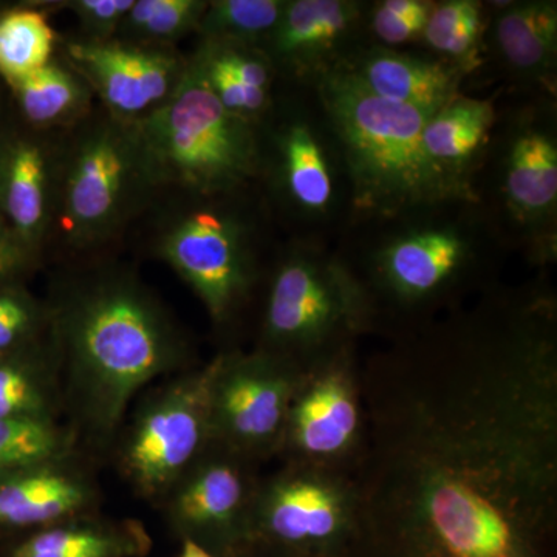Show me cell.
Listing matches in <instances>:
<instances>
[{
	"mask_svg": "<svg viewBox=\"0 0 557 557\" xmlns=\"http://www.w3.org/2000/svg\"><path fill=\"white\" fill-rule=\"evenodd\" d=\"M346 557H557V313L490 298L361 366Z\"/></svg>",
	"mask_w": 557,
	"mask_h": 557,
	"instance_id": "obj_1",
	"label": "cell"
},
{
	"mask_svg": "<svg viewBox=\"0 0 557 557\" xmlns=\"http://www.w3.org/2000/svg\"><path fill=\"white\" fill-rule=\"evenodd\" d=\"M62 405L76 442L108 449L153 381L188 370L189 344L163 306L127 276L67 289L50 310Z\"/></svg>",
	"mask_w": 557,
	"mask_h": 557,
	"instance_id": "obj_2",
	"label": "cell"
},
{
	"mask_svg": "<svg viewBox=\"0 0 557 557\" xmlns=\"http://www.w3.org/2000/svg\"><path fill=\"white\" fill-rule=\"evenodd\" d=\"M317 87L362 211L394 215L474 199L428 157L423 132L434 113L376 97L343 62L318 76Z\"/></svg>",
	"mask_w": 557,
	"mask_h": 557,
	"instance_id": "obj_3",
	"label": "cell"
},
{
	"mask_svg": "<svg viewBox=\"0 0 557 557\" xmlns=\"http://www.w3.org/2000/svg\"><path fill=\"white\" fill-rule=\"evenodd\" d=\"M134 127L156 185L172 183L200 196H215L258 174L252 121L220 104L194 58L171 97Z\"/></svg>",
	"mask_w": 557,
	"mask_h": 557,
	"instance_id": "obj_4",
	"label": "cell"
},
{
	"mask_svg": "<svg viewBox=\"0 0 557 557\" xmlns=\"http://www.w3.org/2000/svg\"><path fill=\"white\" fill-rule=\"evenodd\" d=\"M375 307L354 269L300 249L278 263L263 309L260 343L298 369L338 350L372 327Z\"/></svg>",
	"mask_w": 557,
	"mask_h": 557,
	"instance_id": "obj_5",
	"label": "cell"
},
{
	"mask_svg": "<svg viewBox=\"0 0 557 557\" xmlns=\"http://www.w3.org/2000/svg\"><path fill=\"white\" fill-rule=\"evenodd\" d=\"M357 525L351 472L282 461L259 478L247 544L302 557H346Z\"/></svg>",
	"mask_w": 557,
	"mask_h": 557,
	"instance_id": "obj_6",
	"label": "cell"
},
{
	"mask_svg": "<svg viewBox=\"0 0 557 557\" xmlns=\"http://www.w3.org/2000/svg\"><path fill=\"white\" fill-rule=\"evenodd\" d=\"M153 185L134 124L110 116L87 127L70 150L62 185L61 225L70 244L108 240Z\"/></svg>",
	"mask_w": 557,
	"mask_h": 557,
	"instance_id": "obj_7",
	"label": "cell"
},
{
	"mask_svg": "<svg viewBox=\"0 0 557 557\" xmlns=\"http://www.w3.org/2000/svg\"><path fill=\"white\" fill-rule=\"evenodd\" d=\"M211 361L153 387L119 437V468L138 496L159 502L207 449Z\"/></svg>",
	"mask_w": 557,
	"mask_h": 557,
	"instance_id": "obj_8",
	"label": "cell"
},
{
	"mask_svg": "<svg viewBox=\"0 0 557 557\" xmlns=\"http://www.w3.org/2000/svg\"><path fill=\"white\" fill-rule=\"evenodd\" d=\"M361 364L347 346L299 370L278 458L354 472L364 448Z\"/></svg>",
	"mask_w": 557,
	"mask_h": 557,
	"instance_id": "obj_9",
	"label": "cell"
},
{
	"mask_svg": "<svg viewBox=\"0 0 557 557\" xmlns=\"http://www.w3.org/2000/svg\"><path fill=\"white\" fill-rule=\"evenodd\" d=\"M299 370L269 351H230L211 361L209 435L255 463L278 457Z\"/></svg>",
	"mask_w": 557,
	"mask_h": 557,
	"instance_id": "obj_10",
	"label": "cell"
},
{
	"mask_svg": "<svg viewBox=\"0 0 557 557\" xmlns=\"http://www.w3.org/2000/svg\"><path fill=\"white\" fill-rule=\"evenodd\" d=\"M259 465L219 443L207 449L159 502L164 520L182 542L214 557H231L247 544L249 508Z\"/></svg>",
	"mask_w": 557,
	"mask_h": 557,
	"instance_id": "obj_11",
	"label": "cell"
},
{
	"mask_svg": "<svg viewBox=\"0 0 557 557\" xmlns=\"http://www.w3.org/2000/svg\"><path fill=\"white\" fill-rule=\"evenodd\" d=\"M160 255L218 324L239 311L256 282L247 230L225 209H190L163 234Z\"/></svg>",
	"mask_w": 557,
	"mask_h": 557,
	"instance_id": "obj_12",
	"label": "cell"
},
{
	"mask_svg": "<svg viewBox=\"0 0 557 557\" xmlns=\"http://www.w3.org/2000/svg\"><path fill=\"white\" fill-rule=\"evenodd\" d=\"M474 249L453 225L418 226L381 245L369 263L368 288L376 318L381 304L399 313L432 309L468 277Z\"/></svg>",
	"mask_w": 557,
	"mask_h": 557,
	"instance_id": "obj_13",
	"label": "cell"
},
{
	"mask_svg": "<svg viewBox=\"0 0 557 557\" xmlns=\"http://www.w3.org/2000/svg\"><path fill=\"white\" fill-rule=\"evenodd\" d=\"M67 54L110 115L131 124L146 119L171 97L186 65L170 51L112 39L70 42Z\"/></svg>",
	"mask_w": 557,
	"mask_h": 557,
	"instance_id": "obj_14",
	"label": "cell"
},
{
	"mask_svg": "<svg viewBox=\"0 0 557 557\" xmlns=\"http://www.w3.org/2000/svg\"><path fill=\"white\" fill-rule=\"evenodd\" d=\"M100 487L78 449L0 474V531L39 530L97 512Z\"/></svg>",
	"mask_w": 557,
	"mask_h": 557,
	"instance_id": "obj_15",
	"label": "cell"
},
{
	"mask_svg": "<svg viewBox=\"0 0 557 557\" xmlns=\"http://www.w3.org/2000/svg\"><path fill=\"white\" fill-rule=\"evenodd\" d=\"M362 11V3L350 0H292L267 42L271 57L317 79L346 61L341 53L357 35Z\"/></svg>",
	"mask_w": 557,
	"mask_h": 557,
	"instance_id": "obj_16",
	"label": "cell"
},
{
	"mask_svg": "<svg viewBox=\"0 0 557 557\" xmlns=\"http://www.w3.org/2000/svg\"><path fill=\"white\" fill-rule=\"evenodd\" d=\"M502 161V199L525 230L549 228L557 209V141L545 124L528 121L512 132Z\"/></svg>",
	"mask_w": 557,
	"mask_h": 557,
	"instance_id": "obj_17",
	"label": "cell"
},
{
	"mask_svg": "<svg viewBox=\"0 0 557 557\" xmlns=\"http://www.w3.org/2000/svg\"><path fill=\"white\" fill-rule=\"evenodd\" d=\"M343 64L376 97L431 113L457 97L461 79L445 62L380 46L359 51Z\"/></svg>",
	"mask_w": 557,
	"mask_h": 557,
	"instance_id": "obj_18",
	"label": "cell"
},
{
	"mask_svg": "<svg viewBox=\"0 0 557 557\" xmlns=\"http://www.w3.org/2000/svg\"><path fill=\"white\" fill-rule=\"evenodd\" d=\"M152 539L141 522L78 516L30 531L5 557H145Z\"/></svg>",
	"mask_w": 557,
	"mask_h": 557,
	"instance_id": "obj_19",
	"label": "cell"
},
{
	"mask_svg": "<svg viewBox=\"0 0 557 557\" xmlns=\"http://www.w3.org/2000/svg\"><path fill=\"white\" fill-rule=\"evenodd\" d=\"M0 215L32 249L49 226V161L27 138L0 143Z\"/></svg>",
	"mask_w": 557,
	"mask_h": 557,
	"instance_id": "obj_20",
	"label": "cell"
},
{
	"mask_svg": "<svg viewBox=\"0 0 557 557\" xmlns=\"http://www.w3.org/2000/svg\"><path fill=\"white\" fill-rule=\"evenodd\" d=\"M496 112L493 102L458 94L429 119L423 145L429 159L469 196V172L490 145Z\"/></svg>",
	"mask_w": 557,
	"mask_h": 557,
	"instance_id": "obj_21",
	"label": "cell"
},
{
	"mask_svg": "<svg viewBox=\"0 0 557 557\" xmlns=\"http://www.w3.org/2000/svg\"><path fill=\"white\" fill-rule=\"evenodd\" d=\"M60 368L51 336L0 355V420L60 421Z\"/></svg>",
	"mask_w": 557,
	"mask_h": 557,
	"instance_id": "obj_22",
	"label": "cell"
},
{
	"mask_svg": "<svg viewBox=\"0 0 557 557\" xmlns=\"http://www.w3.org/2000/svg\"><path fill=\"white\" fill-rule=\"evenodd\" d=\"M494 17V44L520 78L547 81L556 67L557 3L548 0L500 3Z\"/></svg>",
	"mask_w": 557,
	"mask_h": 557,
	"instance_id": "obj_23",
	"label": "cell"
},
{
	"mask_svg": "<svg viewBox=\"0 0 557 557\" xmlns=\"http://www.w3.org/2000/svg\"><path fill=\"white\" fill-rule=\"evenodd\" d=\"M281 178L289 201L300 211L322 215L335 200L329 153L306 121H293L278 138Z\"/></svg>",
	"mask_w": 557,
	"mask_h": 557,
	"instance_id": "obj_24",
	"label": "cell"
},
{
	"mask_svg": "<svg viewBox=\"0 0 557 557\" xmlns=\"http://www.w3.org/2000/svg\"><path fill=\"white\" fill-rule=\"evenodd\" d=\"M485 28L483 3L446 0L434 3L421 40L463 78L482 65Z\"/></svg>",
	"mask_w": 557,
	"mask_h": 557,
	"instance_id": "obj_25",
	"label": "cell"
},
{
	"mask_svg": "<svg viewBox=\"0 0 557 557\" xmlns=\"http://www.w3.org/2000/svg\"><path fill=\"white\" fill-rule=\"evenodd\" d=\"M25 119L36 126L67 124L89 106V89L75 73L57 62L10 83Z\"/></svg>",
	"mask_w": 557,
	"mask_h": 557,
	"instance_id": "obj_26",
	"label": "cell"
},
{
	"mask_svg": "<svg viewBox=\"0 0 557 557\" xmlns=\"http://www.w3.org/2000/svg\"><path fill=\"white\" fill-rule=\"evenodd\" d=\"M57 36L38 10L16 9L0 16V73L9 83L51 62Z\"/></svg>",
	"mask_w": 557,
	"mask_h": 557,
	"instance_id": "obj_27",
	"label": "cell"
},
{
	"mask_svg": "<svg viewBox=\"0 0 557 557\" xmlns=\"http://www.w3.org/2000/svg\"><path fill=\"white\" fill-rule=\"evenodd\" d=\"M282 0H215L208 2L199 24L205 40L256 47L269 42L284 13Z\"/></svg>",
	"mask_w": 557,
	"mask_h": 557,
	"instance_id": "obj_28",
	"label": "cell"
},
{
	"mask_svg": "<svg viewBox=\"0 0 557 557\" xmlns=\"http://www.w3.org/2000/svg\"><path fill=\"white\" fill-rule=\"evenodd\" d=\"M78 449L60 421L0 420V474Z\"/></svg>",
	"mask_w": 557,
	"mask_h": 557,
	"instance_id": "obj_29",
	"label": "cell"
},
{
	"mask_svg": "<svg viewBox=\"0 0 557 557\" xmlns=\"http://www.w3.org/2000/svg\"><path fill=\"white\" fill-rule=\"evenodd\" d=\"M207 7L201 0H137L119 32L137 42H171L197 30Z\"/></svg>",
	"mask_w": 557,
	"mask_h": 557,
	"instance_id": "obj_30",
	"label": "cell"
},
{
	"mask_svg": "<svg viewBox=\"0 0 557 557\" xmlns=\"http://www.w3.org/2000/svg\"><path fill=\"white\" fill-rule=\"evenodd\" d=\"M50 330V311L20 284L0 287V355L39 343Z\"/></svg>",
	"mask_w": 557,
	"mask_h": 557,
	"instance_id": "obj_31",
	"label": "cell"
},
{
	"mask_svg": "<svg viewBox=\"0 0 557 557\" xmlns=\"http://www.w3.org/2000/svg\"><path fill=\"white\" fill-rule=\"evenodd\" d=\"M431 0H383L375 3L369 14V28L384 49L421 40L429 14L434 9Z\"/></svg>",
	"mask_w": 557,
	"mask_h": 557,
	"instance_id": "obj_32",
	"label": "cell"
},
{
	"mask_svg": "<svg viewBox=\"0 0 557 557\" xmlns=\"http://www.w3.org/2000/svg\"><path fill=\"white\" fill-rule=\"evenodd\" d=\"M134 2L135 0H78L69 2L67 7L75 11L84 30L89 33V40H110L119 33Z\"/></svg>",
	"mask_w": 557,
	"mask_h": 557,
	"instance_id": "obj_33",
	"label": "cell"
},
{
	"mask_svg": "<svg viewBox=\"0 0 557 557\" xmlns=\"http://www.w3.org/2000/svg\"><path fill=\"white\" fill-rule=\"evenodd\" d=\"M35 255V249L25 245L0 215V287L17 284V278L30 269Z\"/></svg>",
	"mask_w": 557,
	"mask_h": 557,
	"instance_id": "obj_34",
	"label": "cell"
},
{
	"mask_svg": "<svg viewBox=\"0 0 557 557\" xmlns=\"http://www.w3.org/2000/svg\"><path fill=\"white\" fill-rule=\"evenodd\" d=\"M231 557H302L282 552V549L265 547L259 544H245Z\"/></svg>",
	"mask_w": 557,
	"mask_h": 557,
	"instance_id": "obj_35",
	"label": "cell"
},
{
	"mask_svg": "<svg viewBox=\"0 0 557 557\" xmlns=\"http://www.w3.org/2000/svg\"><path fill=\"white\" fill-rule=\"evenodd\" d=\"M178 557H214L207 549L193 544V542H182V549H180Z\"/></svg>",
	"mask_w": 557,
	"mask_h": 557,
	"instance_id": "obj_36",
	"label": "cell"
}]
</instances>
